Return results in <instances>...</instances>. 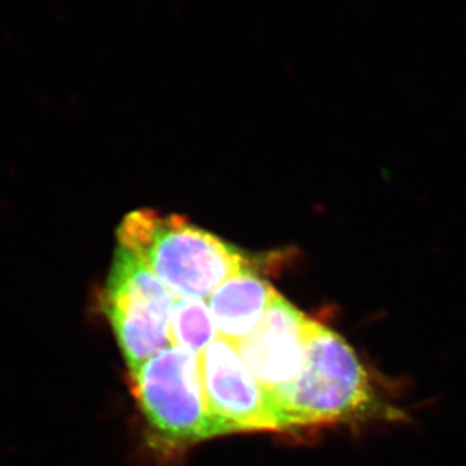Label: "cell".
Masks as SVG:
<instances>
[{
    "instance_id": "3957f363",
    "label": "cell",
    "mask_w": 466,
    "mask_h": 466,
    "mask_svg": "<svg viewBox=\"0 0 466 466\" xmlns=\"http://www.w3.org/2000/svg\"><path fill=\"white\" fill-rule=\"evenodd\" d=\"M128 373L142 414L167 444L222 435L206 399L198 355L171 346Z\"/></svg>"
},
{
    "instance_id": "277c9868",
    "label": "cell",
    "mask_w": 466,
    "mask_h": 466,
    "mask_svg": "<svg viewBox=\"0 0 466 466\" xmlns=\"http://www.w3.org/2000/svg\"><path fill=\"white\" fill-rule=\"evenodd\" d=\"M176 299L135 252L118 247L103 291L102 309L128 371L171 348Z\"/></svg>"
},
{
    "instance_id": "8992f818",
    "label": "cell",
    "mask_w": 466,
    "mask_h": 466,
    "mask_svg": "<svg viewBox=\"0 0 466 466\" xmlns=\"http://www.w3.org/2000/svg\"><path fill=\"white\" fill-rule=\"evenodd\" d=\"M311 320L279 295L256 330L234 343L254 378L277 401L279 412L282 399L293 387L304 364Z\"/></svg>"
},
{
    "instance_id": "5b68a950",
    "label": "cell",
    "mask_w": 466,
    "mask_h": 466,
    "mask_svg": "<svg viewBox=\"0 0 466 466\" xmlns=\"http://www.w3.org/2000/svg\"><path fill=\"white\" fill-rule=\"evenodd\" d=\"M198 358L208 408L222 435L286 429L277 401L254 378L233 341L218 337Z\"/></svg>"
},
{
    "instance_id": "6da1fadb",
    "label": "cell",
    "mask_w": 466,
    "mask_h": 466,
    "mask_svg": "<svg viewBox=\"0 0 466 466\" xmlns=\"http://www.w3.org/2000/svg\"><path fill=\"white\" fill-rule=\"evenodd\" d=\"M118 247L135 252L178 299L208 300L238 270L242 252L180 216L137 210L124 218Z\"/></svg>"
},
{
    "instance_id": "52a82bcc",
    "label": "cell",
    "mask_w": 466,
    "mask_h": 466,
    "mask_svg": "<svg viewBox=\"0 0 466 466\" xmlns=\"http://www.w3.org/2000/svg\"><path fill=\"white\" fill-rule=\"evenodd\" d=\"M278 296L272 284L252 272V266L234 273L208 299L219 337L233 343L247 339Z\"/></svg>"
},
{
    "instance_id": "ba28073f",
    "label": "cell",
    "mask_w": 466,
    "mask_h": 466,
    "mask_svg": "<svg viewBox=\"0 0 466 466\" xmlns=\"http://www.w3.org/2000/svg\"><path fill=\"white\" fill-rule=\"evenodd\" d=\"M219 337L208 300L178 299L172 307V346L199 355Z\"/></svg>"
},
{
    "instance_id": "7a4b0ae2",
    "label": "cell",
    "mask_w": 466,
    "mask_h": 466,
    "mask_svg": "<svg viewBox=\"0 0 466 466\" xmlns=\"http://www.w3.org/2000/svg\"><path fill=\"white\" fill-rule=\"evenodd\" d=\"M279 408L290 429L373 415L376 396L355 349L339 332L311 320L304 364Z\"/></svg>"
}]
</instances>
